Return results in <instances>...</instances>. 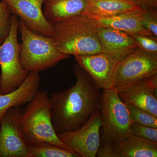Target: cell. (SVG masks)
<instances>
[{
	"label": "cell",
	"mask_w": 157,
	"mask_h": 157,
	"mask_svg": "<svg viewBox=\"0 0 157 157\" xmlns=\"http://www.w3.org/2000/svg\"><path fill=\"white\" fill-rule=\"evenodd\" d=\"M96 157H117V155L113 149L112 144L101 141Z\"/></svg>",
	"instance_id": "d4e9b609"
},
{
	"label": "cell",
	"mask_w": 157,
	"mask_h": 157,
	"mask_svg": "<svg viewBox=\"0 0 157 157\" xmlns=\"http://www.w3.org/2000/svg\"><path fill=\"white\" fill-rule=\"evenodd\" d=\"M22 109H9L0 123V157H28L30 144L26 139L20 121Z\"/></svg>",
	"instance_id": "ba28073f"
},
{
	"label": "cell",
	"mask_w": 157,
	"mask_h": 157,
	"mask_svg": "<svg viewBox=\"0 0 157 157\" xmlns=\"http://www.w3.org/2000/svg\"><path fill=\"white\" fill-rule=\"evenodd\" d=\"M140 20L142 26L157 37V11H143Z\"/></svg>",
	"instance_id": "cb8c5ba5"
},
{
	"label": "cell",
	"mask_w": 157,
	"mask_h": 157,
	"mask_svg": "<svg viewBox=\"0 0 157 157\" xmlns=\"http://www.w3.org/2000/svg\"><path fill=\"white\" fill-rule=\"evenodd\" d=\"M131 35L137 42L138 48L147 52L157 55V36H143L138 34Z\"/></svg>",
	"instance_id": "603a6c76"
},
{
	"label": "cell",
	"mask_w": 157,
	"mask_h": 157,
	"mask_svg": "<svg viewBox=\"0 0 157 157\" xmlns=\"http://www.w3.org/2000/svg\"><path fill=\"white\" fill-rule=\"evenodd\" d=\"M11 11L7 3L4 1L0 2V45L9 37L11 28Z\"/></svg>",
	"instance_id": "44dd1931"
},
{
	"label": "cell",
	"mask_w": 157,
	"mask_h": 157,
	"mask_svg": "<svg viewBox=\"0 0 157 157\" xmlns=\"http://www.w3.org/2000/svg\"><path fill=\"white\" fill-rule=\"evenodd\" d=\"M100 112L104 130L101 141L113 144L132 135L128 110L117 91L103 90Z\"/></svg>",
	"instance_id": "5b68a950"
},
{
	"label": "cell",
	"mask_w": 157,
	"mask_h": 157,
	"mask_svg": "<svg viewBox=\"0 0 157 157\" xmlns=\"http://www.w3.org/2000/svg\"><path fill=\"white\" fill-rule=\"evenodd\" d=\"M28 157H80L68 149L48 142L30 144Z\"/></svg>",
	"instance_id": "d6986e66"
},
{
	"label": "cell",
	"mask_w": 157,
	"mask_h": 157,
	"mask_svg": "<svg viewBox=\"0 0 157 157\" xmlns=\"http://www.w3.org/2000/svg\"><path fill=\"white\" fill-rule=\"evenodd\" d=\"M88 0H45L43 12L52 25L83 14Z\"/></svg>",
	"instance_id": "2e32d148"
},
{
	"label": "cell",
	"mask_w": 157,
	"mask_h": 157,
	"mask_svg": "<svg viewBox=\"0 0 157 157\" xmlns=\"http://www.w3.org/2000/svg\"><path fill=\"white\" fill-rule=\"evenodd\" d=\"M0 2H1V0H0Z\"/></svg>",
	"instance_id": "83f0119b"
},
{
	"label": "cell",
	"mask_w": 157,
	"mask_h": 157,
	"mask_svg": "<svg viewBox=\"0 0 157 157\" xmlns=\"http://www.w3.org/2000/svg\"><path fill=\"white\" fill-rule=\"evenodd\" d=\"M18 30L21 40L20 59L23 69L28 73L45 71L70 57L57 49L52 37L31 32L21 18Z\"/></svg>",
	"instance_id": "277c9868"
},
{
	"label": "cell",
	"mask_w": 157,
	"mask_h": 157,
	"mask_svg": "<svg viewBox=\"0 0 157 157\" xmlns=\"http://www.w3.org/2000/svg\"><path fill=\"white\" fill-rule=\"evenodd\" d=\"M124 102L128 110L129 116L132 122L157 128L156 117L128 102Z\"/></svg>",
	"instance_id": "ffe728a7"
},
{
	"label": "cell",
	"mask_w": 157,
	"mask_h": 157,
	"mask_svg": "<svg viewBox=\"0 0 157 157\" xmlns=\"http://www.w3.org/2000/svg\"><path fill=\"white\" fill-rule=\"evenodd\" d=\"M131 134L140 138L157 143V128L132 122Z\"/></svg>",
	"instance_id": "7402d4cb"
},
{
	"label": "cell",
	"mask_w": 157,
	"mask_h": 157,
	"mask_svg": "<svg viewBox=\"0 0 157 157\" xmlns=\"http://www.w3.org/2000/svg\"><path fill=\"white\" fill-rule=\"evenodd\" d=\"M141 9L130 0H88L83 15L110 16Z\"/></svg>",
	"instance_id": "ac0fdd59"
},
{
	"label": "cell",
	"mask_w": 157,
	"mask_h": 157,
	"mask_svg": "<svg viewBox=\"0 0 157 157\" xmlns=\"http://www.w3.org/2000/svg\"><path fill=\"white\" fill-rule=\"evenodd\" d=\"M20 121L23 132L30 145L48 142L70 150L60 140L54 129L50 98L46 91H39L22 109Z\"/></svg>",
	"instance_id": "3957f363"
},
{
	"label": "cell",
	"mask_w": 157,
	"mask_h": 157,
	"mask_svg": "<svg viewBox=\"0 0 157 157\" xmlns=\"http://www.w3.org/2000/svg\"><path fill=\"white\" fill-rule=\"evenodd\" d=\"M98 23L86 15H78L53 25L52 37L57 49L68 55H88L102 52Z\"/></svg>",
	"instance_id": "7a4b0ae2"
},
{
	"label": "cell",
	"mask_w": 157,
	"mask_h": 157,
	"mask_svg": "<svg viewBox=\"0 0 157 157\" xmlns=\"http://www.w3.org/2000/svg\"><path fill=\"white\" fill-rule=\"evenodd\" d=\"M157 74V55L138 48L119 63L113 89L118 91Z\"/></svg>",
	"instance_id": "52a82bcc"
},
{
	"label": "cell",
	"mask_w": 157,
	"mask_h": 157,
	"mask_svg": "<svg viewBox=\"0 0 157 157\" xmlns=\"http://www.w3.org/2000/svg\"><path fill=\"white\" fill-rule=\"evenodd\" d=\"M19 20L11 16L9 37L0 45V67L2 70L1 94H8L19 87L27 78L29 73L23 69L20 59L21 44L18 42Z\"/></svg>",
	"instance_id": "8992f818"
},
{
	"label": "cell",
	"mask_w": 157,
	"mask_h": 157,
	"mask_svg": "<svg viewBox=\"0 0 157 157\" xmlns=\"http://www.w3.org/2000/svg\"><path fill=\"white\" fill-rule=\"evenodd\" d=\"M1 86H2V76L0 75V94H1Z\"/></svg>",
	"instance_id": "4316f807"
},
{
	"label": "cell",
	"mask_w": 157,
	"mask_h": 157,
	"mask_svg": "<svg viewBox=\"0 0 157 157\" xmlns=\"http://www.w3.org/2000/svg\"><path fill=\"white\" fill-rule=\"evenodd\" d=\"M157 74L145 81L117 91L128 102L157 117Z\"/></svg>",
	"instance_id": "7c38bea8"
},
{
	"label": "cell",
	"mask_w": 157,
	"mask_h": 157,
	"mask_svg": "<svg viewBox=\"0 0 157 157\" xmlns=\"http://www.w3.org/2000/svg\"><path fill=\"white\" fill-rule=\"evenodd\" d=\"M102 127L101 112L98 110L81 128L57 134L60 140L80 157H95L100 144Z\"/></svg>",
	"instance_id": "9c48e42d"
},
{
	"label": "cell",
	"mask_w": 157,
	"mask_h": 157,
	"mask_svg": "<svg viewBox=\"0 0 157 157\" xmlns=\"http://www.w3.org/2000/svg\"><path fill=\"white\" fill-rule=\"evenodd\" d=\"M117 157H157V143L131 135L112 144Z\"/></svg>",
	"instance_id": "e0dca14e"
},
{
	"label": "cell",
	"mask_w": 157,
	"mask_h": 157,
	"mask_svg": "<svg viewBox=\"0 0 157 157\" xmlns=\"http://www.w3.org/2000/svg\"><path fill=\"white\" fill-rule=\"evenodd\" d=\"M143 11H157V0H130Z\"/></svg>",
	"instance_id": "484cf974"
},
{
	"label": "cell",
	"mask_w": 157,
	"mask_h": 157,
	"mask_svg": "<svg viewBox=\"0 0 157 157\" xmlns=\"http://www.w3.org/2000/svg\"><path fill=\"white\" fill-rule=\"evenodd\" d=\"M97 33L102 52L119 61L138 48L132 35L123 31L98 25Z\"/></svg>",
	"instance_id": "4fadbf2b"
},
{
	"label": "cell",
	"mask_w": 157,
	"mask_h": 157,
	"mask_svg": "<svg viewBox=\"0 0 157 157\" xmlns=\"http://www.w3.org/2000/svg\"><path fill=\"white\" fill-rule=\"evenodd\" d=\"M76 83L51 94L52 122L57 134L81 128L91 116L100 110L102 93L83 69L76 64Z\"/></svg>",
	"instance_id": "6da1fadb"
},
{
	"label": "cell",
	"mask_w": 157,
	"mask_h": 157,
	"mask_svg": "<svg viewBox=\"0 0 157 157\" xmlns=\"http://www.w3.org/2000/svg\"><path fill=\"white\" fill-rule=\"evenodd\" d=\"M40 76L38 72H30L22 84L16 90L0 94V123L6 112L14 107L28 104L39 91Z\"/></svg>",
	"instance_id": "5bb4252c"
},
{
	"label": "cell",
	"mask_w": 157,
	"mask_h": 157,
	"mask_svg": "<svg viewBox=\"0 0 157 157\" xmlns=\"http://www.w3.org/2000/svg\"><path fill=\"white\" fill-rule=\"evenodd\" d=\"M2 1L7 3L11 14L22 19L29 30L37 35L53 36V25L45 18L42 10V5L45 0Z\"/></svg>",
	"instance_id": "8fae6325"
},
{
	"label": "cell",
	"mask_w": 157,
	"mask_h": 157,
	"mask_svg": "<svg viewBox=\"0 0 157 157\" xmlns=\"http://www.w3.org/2000/svg\"><path fill=\"white\" fill-rule=\"evenodd\" d=\"M74 56L99 89L113 88L119 61L103 52Z\"/></svg>",
	"instance_id": "30bf717a"
},
{
	"label": "cell",
	"mask_w": 157,
	"mask_h": 157,
	"mask_svg": "<svg viewBox=\"0 0 157 157\" xmlns=\"http://www.w3.org/2000/svg\"><path fill=\"white\" fill-rule=\"evenodd\" d=\"M141 11V9H139L110 16L88 17L95 20L101 26L117 29L131 35L154 36L142 26L140 20Z\"/></svg>",
	"instance_id": "9a60e30c"
}]
</instances>
